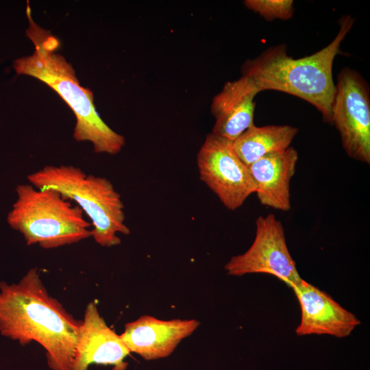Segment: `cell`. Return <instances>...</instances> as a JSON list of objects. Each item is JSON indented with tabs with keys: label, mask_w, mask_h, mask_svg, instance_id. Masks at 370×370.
<instances>
[{
	"label": "cell",
	"mask_w": 370,
	"mask_h": 370,
	"mask_svg": "<svg viewBox=\"0 0 370 370\" xmlns=\"http://www.w3.org/2000/svg\"><path fill=\"white\" fill-rule=\"evenodd\" d=\"M232 142L212 132L208 134L197 153V165L200 180L225 207L235 210L255 193L256 186Z\"/></svg>",
	"instance_id": "obj_7"
},
{
	"label": "cell",
	"mask_w": 370,
	"mask_h": 370,
	"mask_svg": "<svg viewBox=\"0 0 370 370\" xmlns=\"http://www.w3.org/2000/svg\"><path fill=\"white\" fill-rule=\"evenodd\" d=\"M130 352L100 315L95 302H89L78 333L73 370H87L92 364L114 365L123 370Z\"/></svg>",
	"instance_id": "obj_10"
},
{
	"label": "cell",
	"mask_w": 370,
	"mask_h": 370,
	"mask_svg": "<svg viewBox=\"0 0 370 370\" xmlns=\"http://www.w3.org/2000/svg\"><path fill=\"white\" fill-rule=\"evenodd\" d=\"M332 124L347 156L370 164V95L367 82L356 71L341 69L335 84Z\"/></svg>",
	"instance_id": "obj_6"
},
{
	"label": "cell",
	"mask_w": 370,
	"mask_h": 370,
	"mask_svg": "<svg viewBox=\"0 0 370 370\" xmlns=\"http://www.w3.org/2000/svg\"><path fill=\"white\" fill-rule=\"evenodd\" d=\"M354 23L351 16H343L334 39L308 56L295 59L287 55L285 45L270 47L243 63L242 75L251 79L260 92L278 90L305 100L321 112L325 122L332 124L336 88L332 77L333 62Z\"/></svg>",
	"instance_id": "obj_3"
},
{
	"label": "cell",
	"mask_w": 370,
	"mask_h": 370,
	"mask_svg": "<svg viewBox=\"0 0 370 370\" xmlns=\"http://www.w3.org/2000/svg\"><path fill=\"white\" fill-rule=\"evenodd\" d=\"M27 180L36 188L56 190L75 201L90 219L91 237L99 245H118V233L130 234L121 195L107 178L72 165H47L29 173Z\"/></svg>",
	"instance_id": "obj_4"
},
{
	"label": "cell",
	"mask_w": 370,
	"mask_h": 370,
	"mask_svg": "<svg viewBox=\"0 0 370 370\" xmlns=\"http://www.w3.org/2000/svg\"><path fill=\"white\" fill-rule=\"evenodd\" d=\"M298 158L297 150L289 147L248 166L260 204L284 212L291 208L290 185Z\"/></svg>",
	"instance_id": "obj_13"
},
{
	"label": "cell",
	"mask_w": 370,
	"mask_h": 370,
	"mask_svg": "<svg viewBox=\"0 0 370 370\" xmlns=\"http://www.w3.org/2000/svg\"><path fill=\"white\" fill-rule=\"evenodd\" d=\"M301 308L297 336L327 334L336 338L349 336L360 321L325 292L304 280L292 288Z\"/></svg>",
	"instance_id": "obj_9"
},
{
	"label": "cell",
	"mask_w": 370,
	"mask_h": 370,
	"mask_svg": "<svg viewBox=\"0 0 370 370\" xmlns=\"http://www.w3.org/2000/svg\"><path fill=\"white\" fill-rule=\"evenodd\" d=\"M224 268L228 275L234 276L271 275L290 288L302 280L288 249L282 223L273 214L256 219L251 245L243 254L232 256Z\"/></svg>",
	"instance_id": "obj_8"
},
{
	"label": "cell",
	"mask_w": 370,
	"mask_h": 370,
	"mask_svg": "<svg viewBox=\"0 0 370 370\" xmlns=\"http://www.w3.org/2000/svg\"><path fill=\"white\" fill-rule=\"evenodd\" d=\"M297 132V127L288 125L257 127L254 124L232 142L233 148L249 166L268 154L288 149Z\"/></svg>",
	"instance_id": "obj_14"
},
{
	"label": "cell",
	"mask_w": 370,
	"mask_h": 370,
	"mask_svg": "<svg viewBox=\"0 0 370 370\" xmlns=\"http://www.w3.org/2000/svg\"><path fill=\"white\" fill-rule=\"evenodd\" d=\"M8 214L10 227L20 232L29 245L53 249L92 236V225L83 210L56 190L22 184Z\"/></svg>",
	"instance_id": "obj_5"
},
{
	"label": "cell",
	"mask_w": 370,
	"mask_h": 370,
	"mask_svg": "<svg viewBox=\"0 0 370 370\" xmlns=\"http://www.w3.org/2000/svg\"><path fill=\"white\" fill-rule=\"evenodd\" d=\"M81 321L49 295L37 268L17 282H0V333L41 345L51 370H73Z\"/></svg>",
	"instance_id": "obj_1"
},
{
	"label": "cell",
	"mask_w": 370,
	"mask_h": 370,
	"mask_svg": "<svg viewBox=\"0 0 370 370\" xmlns=\"http://www.w3.org/2000/svg\"><path fill=\"white\" fill-rule=\"evenodd\" d=\"M199 325L196 319L164 321L144 315L125 324L120 336L130 352L155 360L169 356Z\"/></svg>",
	"instance_id": "obj_11"
},
{
	"label": "cell",
	"mask_w": 370,
	"mask_h": 370,
	"mask_svg": "<svg viewBox=\"0 0 370 370\" xmlns=\"http://www.w3.org/2000/svg\"><path fill=\"white\" fill-rule=\"evenodd\" d=\"M244 5L267 21L289 19L294 12L292 0H245Z\"/></svg>",
	"instance_id": "obj_15"
},
{
	"label": "cell",
	"mask_w": 370,
	"mask_h": 370,
	"mask_svg": "<svg viewBox=\"0 0 370 370\" xmlns=\"http://www.w3.org/2000/svg\"><path fill=\"white\" fill-rule=\"evenodd\" d=\"M26 14L29 21L26 35L32 41L34 51L31 56L14 60L16 73L42 81L66 103L76 118L73 132L75 140L90 142L96 153L114 155L120 152L125 144L124 136L101 118L92 91L80 85L72 65L56 53L60 47V40L34 22L28 1Z\"/></svg>",
	"instance_id": "obj_2"
},
{
	"label": "cell",
	"mask_w": 370,
	"mask_h": 370,
	"mask_svg": "<svg viewBox=\"0 0 370 370\" xmlns=\"http://www.w3.org/2000/svg\"><path fill=\"white\" fill-rule=\"evenodd\" d=\"M260 90L248 77L227 82L212 101V132L234 141L254 125V97Z\"/></svg>",
	"instance_id": "obj_12"
}]
</instances>
